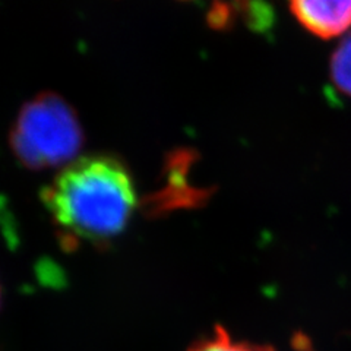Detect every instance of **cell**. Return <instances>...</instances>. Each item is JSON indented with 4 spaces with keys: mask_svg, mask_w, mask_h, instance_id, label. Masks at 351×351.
<instances>
[{
    "mask_svg": "<svg viewBox=\"0 0 351 351\" xmlns=\"http://www.w3.org/2000/svg\"><path fill=\"white\" fill-rule=\"evenodd\" d=\"M0 300H2V290H0Z\"/></svg>",
    "mask_w": 351,
    "mask_h": 351,
    "instance_id": "7",
    "label": "cell"
},
{
    "mask_svg": "<svg viewBox=\"0 0 351 351\" xmlns=\"http://www.w3.org/2000/svg\"><path fill=\"white\" fill-rule=\"evenodd\" d=\"M290 12L309 34L331 40L351 28V0H289Z\"/></svg>",
    "mask_w": 351,
    "mask_h": 351,
    "instance_id": "3",
    "label": "cell"
},
{
    "mask_svg": "<svg viewBox=\"0 0 351 351\" xmlns=\"http://www.w3.org/2000/svg\"><path fill=\"white\" fill-rule=\"evenodd\" d=\"M41 201L66 237L104 245L125 232L138 193L126 164L98 154L63 167Z\"/></svg>",
    "mask_w": 351,
    "mask_h": 351,
    "instance_id": "1",
    "label": "cell"
},
{
    "mask_svg": "<svg viewBox=\"0 0 351 351\" xmlns=\"http://www.w3.org/2000/svg\"><path fill=\"white\" fill-rule=\"evenodd\" d=\"M189 351H276L269 346L234 341L224 328H217L215 332L196 343Z\"/></svg>",
    "mask_w": 351,
    "mask_h": 351,
    "instance_id": "5",
    "label": "cell"
},
{
    "mask_svg": "<svg viewBox=\"0 0 351 351\" xmlns=\"http://www.w3.org/2000/svg\"><path fill=\"white\" fill-rule=\"evenodd\" d=\"M247 10H250V0H214L210 9V21L214 25L224 27L230 24L237 14H243Z\"/></svg>",
    "mask_w": 351,
    "mask_h": 351,
    "instance_id": "6",
    "label": "cell"
},
{
    "mask_svg": "<svg viewBox=\"0 0 351 351\" xmlns=\"http://www.w3.org/2000/svg\"><path fill=\"white\" fill-rule=\"evenodd\" d=\"M329 75L337 90L351 98V34L347 36L332 53Z\"/></svg>",
    "mask_w": 351,
    "mask_h": 351,
    "instance_id": "4",
    "label": "cell"
},
{
    "mask_svg": "<svg viewBox=\"0 0 351 351\" xmlns=\"http://www.w3.org/2000/svg\"><path fill=\"white\" fill-rule=\"evenodd\" d=\"M15 158L29 170L66 167L84 145V129L69 103L54 93L27 101L10 129Z\"/></svg>",
    "mask_w": 351,
    "mask_h": 351,
    "instance_id": "2",
    "label": "cell"
}]
</instances>
